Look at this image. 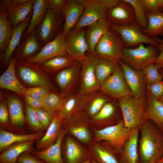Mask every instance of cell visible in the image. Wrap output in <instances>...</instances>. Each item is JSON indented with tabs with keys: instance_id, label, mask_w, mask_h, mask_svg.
<instances>
[{
	"instance_id": "obj_1",
	"label": "cell",
	"mask_w": 163,
	"mask_h": 163,
	"mask_svg": "<svg viewBox=\"0 0 163 163\" xmlns=\"http://www.w3.org/2000/svg\"><path fill=\"white\" fill-rule=\"evenodd\" d=\"M139 163H156L163 156V133L150 120L139 127Z\"/></svg>"
},
{
	"instance_id": "obj_2",
	"label": "cell",
	"mask_w": 163,
	"mask_h": 163,
	"mask_svg": "<svg viewBox=\"0 0 163 163\" xmlns=\"http://www.w3.org/2000/svg\"><path fill=\"white\" fill-rule=\"evenodd\" d=\"M134 129L125 127L123 119L115 125L101 129L92 128L94 136L91 141L104 142L119 158L125 143Z\"/></svg>"
},
{
	"instance_id": "obj_3",
	"label": "cell",
	"mask_w": 163,
	"mask_h": 163,
	"mask_svg": "<svg viewBox=\"0 0 163 163\" xmlns=\"http://www.w3.org/2000/svg\"><path fill=\"white\" fill-rule=\"evenodd\" d=\"M117 101L125 127L132 129L139 128L141 125L147 121L145 117V94L138 99L129 95Z\"/></svg>"
},
{
	"instance_id": "obj_4",
	"label": "cell",
	"mask_w": 163,
	"mask_h": 163,
	"mask_svg": "<svg viewBox=\"0 0 163 163\" xmlns=\"http://www.w3.org/2000/svg\"><path fill=\"white\" fill-rule=\"evenodd\" d=\"M15 72L21 80L30 87H42L56 92L50 77L40 67L38 64L25 61H17Z\"/></svg>"
},
{
	"instance_id": "obj_5",
	"label": "cell",
	"mask_w": 163,
	"mask_h": 163,
	"mask_svg": "<svg viewBox=\"0 0 163 163\" xmlns=\"http://www.w3.org/2000/svg\"><path fill=\"white\" fill-rule=\"evenodd\" d=\"M158 54L156 47L149 45L145 46L141 43L134 48H124L120 60L133 69L140 71L154 62Z\"/></svg>"
},
{
	"instance_id": "obj_6",
	"label": "cell",
	"mask_w": 163,
	"mask_h": 163,
	"mask_svg": "<svg viewBox=\"0 0 163 163\" xmlns=\"http://www.w3.org/2000/svg\"><path fill=\"white\" fill-rule=\"evenodd\" d=\"M124 48L120 36L110 27L97 44L95 56L97 59L102 58L118 62Z\"/></svg>"
},
{
	"instance_id": "obj_7",
	"label": "cell",
	"mask_w": 163,
	"mask_h": 163,
	"mask_svg": "<svg viewBox=\"0 0 163 163\" xmlns=\"http://www.w3.org/2000/svg\"><path fill=\"white\" fill-rule=\"evenodd\" d=\"M110 24V27L120 36L124 48H135L141 43L149 44L157 48L159 44L156 38L144 34L136 23L124 26Z\"/></svg>"
},
{
	"instance_id": "obj_8",
	"label": "cell",
	"mask_w": 163,
	"mask_h": 163,
	"mask_svg": "<svg viewBox=\"0 0 163 163\" xmlns=\"http://www.w3.org/2000/svg\"><path fill=\"white\" fill-rule=\"evenodd\" d=\"M64 21L62 14H58L47 9L44 17L35 30L41 48L56 38L62 29L61 27Z\"/></svg>"
},
{
	"instance_id": "obj_9",
	"label": "cell",
	"mask_w": 163,
	"mask_h": 163,
	"mask_svg": "<svg viewBox=\"0 0 163 163\" xmlns=\"http://www.w3.org/2000/svg\"><path fill=\"white\" fill-rule=\"evenodd\" d=\"M123 119L117 100L111 99L89 120L93 128L100 129L115 125Z\"/></svg>"
},
{
	"instance_id": "obj_10",
	"label": "cell",
	"mask_w": 163,
	"mask_h": 163,
	"mask_svg": "<svg viewBox=\"0 0 163 163\" xmlns=\"http://www.w3.org/2000/svg\"><path fill=\"white\" fill-rule=\"evenodd\" d=\"M97 60L95 56L87 55L82 62L80 83L78 91L80 95L88 94L100 89V85L95 73Z\"/></svg>"
},
{
	"instance_id": "obj_11",
	"label": "cell",
	"mask_w": 163,
	"mask_h": 163,
	"mask_svg": "<svg viewBox=\"0 0 163 163\" xmlns=\"http://www.w3.org/2000/svg\"><path fill=\"white\" fill-rule=\"evenodd\" d=\"M65 43L67 55L82 62L87 56L86 52H88L89 50L85 28L72 29L65 37Z\"/></svg>"
},
{
	"instance_id": "obj_12",
	"label": "cell",
	"mask_w": 163,
	"mask_h": 163,
	"mask_svg": "<svg viewBox=\"0 0 163 163\" xmlns=\"http://www.w3.org/2000/svg\"><path fill=\"white\" fill-rule=\"evenodd\" d=\"M99 90L111 98L117 100L127 96H132L120 64L115 72L101 85Z\"/></svg>"
},
{
	"instance_id": "obj_13",
	"label": "cell",
	"mask_w": 163,
	"mask_h": 163,
	"mask_svg": "<svg viewBox=\"0 0 163 163\" xmlns=\"http://www.w3.org/2000/svg\"><path fill=\"white\" fill-rule=\"evenodd\" d=\"M67 133L81 142L89 144L92 137L91 129L92 127L89 120L81 113L73 117L63 124Z\"/></svg>"
},
{
	"instance_id": "obj_14",
	"label": "cell",
	"mask_w": 163,
	"mask_h": 163,
	"mask_svg": "<svg viewBox=\"0 0 163 163\" xmlns=\"http://www.w3.org/2000/svg\"><path fill=\"white\" fill-rule=\"evenodd\" d=\"M84 7V12L73 29L85 27L94 22L105 18L108 9L100 0H80Z\"/></svg>"
},
{
	"instance_id": "obj_15",
	"label": "cell",
	"mask_w": 163,
	"mask_h": 163,
	"mask_svg": "<svg viewBox=\"0 0 163 163\" xmlns=\"http://www.w3.org/2000/svg\"><path fill=\"white\" fill-rule=\"evenodd\" d=\"M65 39L62 28L53 40L42 48L36 55L25 61L39 64L56 56H68L65 48Z\"/></svg>"
},
{
	"instance_id": "obj_16",
	"label": "cell",
	"mask_w": 163,
	"mask_h": 163,
	"mask_svg": "<svg viewBox=\"0 0 163 163\" xmlns=\"http://www.w3.org/2000/svg\"><path fill=\"white\" fill-rule=\"evenodd\" d=\"M111 99L100 90L80 95L79 105L81 113L90 120Z\"/></svg>"
},
{
	"instance_id": "obj_17",
	"label": "cell",
	"mask_w": 163,
	"mask_h": 163,
	"mask_svg": "<svg viewBox=\"0 0 163 163\" xmlns=\"http://www.w3.org/2000/svg\"><path fill=\"white\" fill-rule=\"evenodd\" d=\"M106 19L110 24L119 26L136 23L134 8L125 0H119L117 5L108 9Z\"/></svg>"
},
{
	"instance_id": "obj_18",
	"label": "cell",
	"mask_w": 163,
	"mask_h": 163,
	"mask_svg": "<svg viewBox=\"0 0 163 163\" xmlns=\"http://www.w3.org/2000/svg\"><path fill=\"white\" fill-rule=\"evenodd\" d=\"M118 62L122 67L124 77L133 97L138 99L145 95L148 84L142 70H135L120 60Z\"/></svg>"
},
{
	"instance_id": "obj_19",
	"label": "cell",
	"mask_w": 163,
	"mask_h": 163,
	"mask_svg": "<svg viewBox=\"0 0 163 163\" xmlns=\"http://www.w3.org/2000/svg\"><path fill=\"white\" fill-rule=\"evenodd\" d=\"M82 62L78 61L73 66L59 71L55 77L56 81L64 97L73 92L80 79Z\"/></svg>"
},
{
	"instance_id": "obj_20",
	"label": "cell",
	"mask_w": 163,
	"mask_h": 163,
	"mask_svg": "<svg viewBox=\"0 0 163 163\" xmlns=\"http://www.w3.org/2000/svg\"><path fill=\"white\" fill-rule=\"evenodd\" d=\"M63 147L64 163H81L90 157L88 149L70 136L66 138Z\"/></svg>"
},
{
	"instance_id": "obj_21",
	"label": "cell",
	"mask_w": 163,
	"mask_h": 163,
	"mask_svg": "<svg viewBox=\"0 0 163 163\" xmlns=\"http://www.w3.org/2000/svg\"><path fill=\"white\" fill-rule=\"evenodd\" d=\"M86 27L85 28V36L89 46L87 55L94 56L95 46L102 36L110 28V24L105 18H104L94 22Z\"/></svg>"
},
{
	"instance_id": "obj_22",
	"label": "cell",
	"mask_w": 163,
	"mask_h": 163,
	"mask_svg": "<svg viewBox=\"0 0 163 163\" xmlns=\"http://www.w3.org/2000/svg\"><path fill=\"white\" fill-rule=\"evenodd\" d=\"M84 10V6L80 0H67L62 13L64 18L62 29L65 37L76 25Z\"/></svg>"
},
{
	"instance_id": "obj_23",
	"label": "cell",
	"mask_w": 163,
	"mask_h": 163,
	"mask_svg": "<svg viewBox=\"0 0 163 163\" xmlns=\"http://www.w3.org/2000/svg\"><path fill=\"white\" fill-rule=\"evenodd\" d=\"M17 61L11 56L7 68L0 77V87L12 91L21 97H24L26 88L18 81L15 74Z\"/></svg>"
},
{
	"instance_id": "obj_24",
	"label": "cell",
	"mask_w": 163,
	"mask_h": 163,
	"mask_svg": "<svg viewBox=\"0 0 163 163\" xmlns=\"http://www.w3.org/2000/svg\"><path fill=\"white\" fill-rule=\"evenodd\" d=\"M88 145L90 157L97 163H120L119 156L104 142L91 141Z\"/></svg>"
},
{
	"instance_id": "obj_25",
	"label": "cell",
	"mask_w": 163,
	"mask_h": 163,
	"mask_svg": "<svg viewBox=\"0 0 163 163\" xmlns=\"http://www.w3.org/2000/svg\"><path fill=\"white\" fill-rule=\"evenodd\" d=\"M67 133L62 128L56 142L47 149L42 151L33 150L32 155L46 163H64L62 155V145L63 139Z\"/></svg>"
},
{
	"instance_id": "obj_26",
	"label": "cell",
	"mask_w": 163,
	"mask_h": 163,
	"mask_svg": "<svg viewBox=\"0 0 163 163\" xmlns=\"http://www.w3.org/2000/svg\"><path fill=\"white\" fill-rule=\"evenodd\" d=\"M145 117L152 122L163 133V103L154 97L147 88Z\"/></svg>"
},
{
	"instance_id": "obj_27",
	"label": "cell",
	"mask_w": 163,
	"mask_h": 163,
	"mask_svg": "<svg viewBox=\"0 0 163 163\" xmlns=\"http://www.w3.org/2000/svg\"><path fill=\"white\" fill-rule=\"evenodd\" d=\"M41 48L34 31L21 41L13 55L17 61H26L36 55Z\"/></svg>"
},
{
	"instance_id": "obj_28",
	"label": "cell",
	"mask_w": 163,
	"mask_h": 163,
	"mask_svg": "<svg viewBox=\"0 0 163 163\" xmlns=\"http://www.w3.org/2000/svg\"><path fill=\"white\" fill-rule=\"evenodd\" d=\"M139 128L134 129L125 143L119 158L120 163H139L138 146Z\"/></svg>"
},
{
	"instance_id": "obj_29",
	"label": "cell",
	"mask_w": 163,
	"mask_h": 163,
	"mask_svg": "<svg viewBox=\"0 0 163 163\" xmlns=\"http://www.w3.org/2000/svg\"><path fill=\"white\" fill-rule=\"evenodd\" d=\"M32 11L23 21L13 28L11 38L5 52L2 55L1 59L3 63L8 66L14 50L20 43L22 35L29 24Z\"/></svg>"
},
{
	"instance_id": "obj_30",
	"label": "cell",
	"mask_w": 163,
	"mask_h": 163,
	"mask_svg": "<svg viewBox=\"0 0 163 163\" xmlns=\"http://www.w3.org/2000/svg\"><path fill=\"white\" fill-rule=\"evenodd\" d=\"M80 96L78 92H73L63 97L61 107L56 115L62 121L63 124L71 117L81 113Z\"/></svg>"
},
{
	"instance_id": "obj_31",
	"label": "cell",
	"mask_w": 163,
	"mask_h": 163,
	"mask_svg": "<svg viewBox=\"0 0 163 163\" xmlns=\"http://www.w3.org/2000/svg\"><path fill=\"white\" fill-rule=\"evenodd\" d=\"M44 135L43 131L32 134H16L0 129V152H2L8 146L15 143L29 141L38 140Z\"/></svg>"
},
{
	"instance_id": "obj_32",
	"label": "cell",
	"mask_w": 163,
	"mask_h": 163,
	"mask_svg": "<svg viewBox=\"0 0 163 163\" xmlns=\"http://www.w3.org/2000/svg\"><path fill=\"white\" fill-rule=\"evenodd\" d=\"M62 121L56 115L53 117V121L43 136L38 140L36 147L39 151L45 150L56 141L61 131Z\"/></svg>"
},
{
	"instance_id": "obj_33",
	"label": "cell",
	"mask_w": 163,
	"mask_h": 163,
	"mask_svg": "<svg viewBox=\"0 0 163 163\" xmlns=\"http://www.w3.org/2000/svg\"><path fill=\"white\" fill-rule=\"evenodd\" d=\"M35 140L14 143L5 149L0 154V162L8 163H18L17 160L22 153L32 151Z\"/></svg>"
},
{
	"instance_id": "obj_34",
	"label": "cell",
	"mask_w": 163,
	"mask_h": 163,
	"mask_svg": "<svg viewBox=\"0 0 163 163\" xmlns=\"http://www.w3.org/2000/svg\"><path fill=\"white\" fill-rule=\"evenodd\" d=\"M47 9L48 0H34L30 23L22 35L21 41L35 31L44 17Z\"/></svg>"
},
{
	"instance_id": "obj_35",
	"label": "cell",
	"mask_w": 163,
	"mask_h": 163,
	"mask_svg": "<svg viewBox=\"0 0 163 163\" xmlns=\"http://www.w3.org/2000/svg\"><path fill=\"white\" fill-rule=\"evenodd\" d=\"M78 61L68 56H58L39 64L46 74H52L66 68L72 66Z\"/></svg>"
},
{
	"instance_id": "obj_36",
	"label": "cell",
	"mask_w": 163,
	"mask_h": 163,
	"mask_svg": "<svg viewBox=\"0 0 163 163\" xmlns=\"http://www.w3.org/2000/svg\"><path fill=\"white\" fill-rule=\"evenodd\" d=\"M6 103L11 123L17 126H23L25 116L21 101L15 95H11L8 96Z\"/></svg>"
},
{
	"instance_id": "obj_37",
	"label": "cell",
	"mask_w": 163,
	"mask_h": 163,
	"mask_svg": "<svg viewBox=\"0 0 163 163\" xmlns=\"http://www.w3.org/2000/svg\"><path fill=\"white\" fill-rule=\"evenodd\" d=\"M148 24L142 32L152 38L163 36V13L157 11L146 15Z\"/></svg>"
},
{
	"instance_id": "obj_38",
	"label": "cell",
	"mask_w": 163,
	"mask_h": 163,
	"mask_svg": "<svg viewBox=\"0 0 163 163\" xmlns=\"http://www.w3.org/2000/svg\"><path fill=\"white\" fill-rule=\"evenodd\" d=\"M35 0H28L9 12L7 17L12 28L23 21L32 11Z\"/></svg>"
},
{
	"instance_id": "obj_39",
	"label": "cell",
	"mask_w": 163,
	"mask_h": 163,
	"mask_svg": "<svg viewBox=\"0 0 163 163\" xmlns=\"http://www.w3.org/2000/svg\"><path fill=\"white\" fill-rule=\"evenodd\" d=\"M119 65L118 62L102 58L98 59L95 73L100 86L115 72Z\"/></svg>"
},
{
	"instance_id": "obj_40",
	"label": "cell",
	"mask_w": 163,
	"mask_h": 163,
	"mask_svg": "<svg viewBox=\"0 0 163 163\" xmlns=\"http://www.w3.org/2000/svg\"><path fill=\"white\" fill-rule=\"evenodd\" d=\"M13 28L7 15L0 9V52L2 55L7 49L12 34Z\"/></svg>"
},
{
	"instance_id": "obj_41",
	"label": "cell",
	"mask_w": 163,
	"mask_h": 163,
	"mask_svg": "<svg viewBox=\"0 0 163 163\" xmlns=\"http://www.w3.org/2000/svg\"><path fill=\"white\" fill-rule=\"evenodd\" d=\"M63 98L60 93L51 91L43 100L42 108L51 115L56 116L61 107Z\"/></svg>"
},
{
	"instance_id": "obj_42",
	"label": "cell",
	"mask_w": 163,
	"mask_h": 163,
	"mask_svg": "<svg viewBox=\"0 0 163 163\" xmlns=\"http://www.w3.org/2000/svg\"><path fill=\"white\" fill-rule=\"evenodd\" d=\"M133 6L135 13L136 23L142 29H145L148 19L140 0H125Z\"/></svg>"
},
{
	"instance_id": "obj_43",
	"label": "cell",
	"mask_w": 163,
	"mask_h": 163,
	"mask_svg": "<svg viewBox=\"0 0 163 163\" xmlns=\"http://www.w3.org/2000/svg\"><path fill=\"white\" fill-rule=\"evenodd\" d=\"M159 69L158 66L153 62L148 65L142 70L148 85L163 81V77L158 72Z\"/></svg>"
},
{
	"instance_id": "obj_44",
	"label": "cell",
	"mask_w": 163,
	"mask_h": 163,
	"mask_svg": "<svg viewBox=\"0 0 163 163\" xmlns=\"http://www.w3.org/2000/svg\"><path fill=\"white\" fill-rule=\"evenodd\" d=\"M26 117L28 124L35 130L40 132L44 130L34 108L27 104L26 106Z\"/></svg>"
},
{
	"instance_id": "obj_45",
	"label": "cell",
	"mask_w": 163,
	"mask_h": 163,
	"mask_svg": "<svg viewBox=\"0 0 163 163\" xmlns=\"http://www.w3.org/2000/svg\"><path fill=\"white\" fill-rule=\"evenodd\" d=\"M146 15L163 9V0H140Z\"/></svg>"
},
{
	"instance_id": "obj_46",
	"label": "cell",
	"mask_w": 163,
	"mask_h": 163,
	"mask_svg": "<svg viewBox=\"0 0 163 163\" xmlns=\"http://www.w3.org/2000/svg\"><path fill=\"white\" fill-rule=\"evenodd\" d=\"M51 91L46 88L42 87H29L26 88L25 95L34 100L42 101Z\"/></svg>"
},
{
	"instance_id": "obj_47",
	"label": "cell",
	"mask_w": 163,
	"mask_h": 163,
	"mask_svg": "<svg viewBox=\"0 0 163 163\" xmlns=\"http://www.w3.org/2000/svg\"><path fill=\"white\" fill-rule=\"evenodd\" d=\"M38 119L44 130L46 131L51 124L53 116L40 108H34Z\"/></svg>"
},
{
	"instance_id": "obj_48",
	"label": "cell",
	"mask_w": 163,
	"mask_h": 163,
	"mask_svg": "<svg viewBox=\"0 0 163 163\" xmlns=\"http://www.w3.org/2000/svg\"><path fill=\"white\" fill-rule=\"evenodd\" d=\"M28 0H1L0 9L7 15L9 12L19 5L27 2Z\"/></svg>"
},
{
	"instance_id": "obj_49",
	"label": "cell",
	"mask_w": 163,
	"mask_h": 163,
	"mask_svg": "<svg viewBox=\"0 0 163 163\" xmlns=\"http://www.w3.org/2000/svg\"><path fill=\"white\" fill-rule=\"evenodd\" d=\"M67 0H48V9L58 14H62Z\"/></svg>"
},
{
	"instance_id": "obj_50",
	"label": "cell",
	"mask_w": 163,
	"mask_h": 163,
	"mask_svg": "<svg viewBox=\"0 0 163 163\" xmlns=\"http://www.w3.org/2000/svg\"><path fill=\"white\" fill-rule=\"evenodd\" d=\"M147 89L154 97L158 100L163 94V81L148 84Z\"/></svg>"
},
{
	"instance_id": "obj_51",
	"label": "cell",
	"mask_w": 163,
	"mask_h": 163,
	"mask_svg": "<svg viewBox=\"0 0 163 163\" xmlns=\"http://www.w3.org/2000/svg\"><path fill=\"white\" fill-rule=\"evenodd\" d=\"M8 111L6 102L4 99L0 103V122L1 125L6 126L8 123Z\"/></svg>"
},
{
	"instance_id": "obj_52",
	"label": "cell",
	"mask_w": 163,
	"mask_h": 163,
	"mask_svg": "<svg viewBox=\"0 0 163 163\" xmlns=\"http://www.w3.org/2000/svg\"><path fill=\"white\" fill-rule=\"evenodd\" d=\"M18 163H43L44 161L38 159L28 152H24L17 159Z\"/></svg>"
},
{
	"instance_id": "obj_53",
	"label": "cell",
	"mask_w": 163,
	"mask_h": 163,
	"mask_svg": "<svg viewBox=\"0 0 163 163\" xmlns=\"http://www.w3.org/2000/svg\"><path fill=\"white\" fill-rule=\"evenodd\" d=\"M24 97L27 104L34 108H42L43 106V101L34 100L26 95H25Z\"/></svg>"
},
{
	"instance_id": "obj_54",
	"label": "cell",
	"mask_w": 163,
	"mask_h": 163,
	"mask_svg": "<svg viewBox=\"0 0 163 163\" xmlns=\"http://www.w3.org/2000/svg\"><path fill=\"white\" fill-rule=\"evenodd\" d=\"M157 49L158 54L154 63L157 65L160 69L163 68V43H159Z\"/></svg>"
},
{
	"instance_id": "obj_55",
	"label": "cell",
	"mask_w": 163,
	"mask_h": 163,
	"mask_svg": "<svg viewBox=\"0 0 163 163\" xmlns=\"http://www.w3.org/2000/svg\"><path fill=\"white\" fill-rule=\"evenodd\" d=\"M91 158L90 157L81 163H91Z\"/></svg>"
},
{
	"instance_id": "obj_56",
	"label": "cell",
	"mask_w": 163,
	"mask_h": 163,
	"mask_svg": "<svg viewBox=\"0 0 163 163\" xmlns=\"http://www.w3.org/2000/svg\"><path fill=\"white\" fill-rule=\"evenodd\" d=\"M158 72L163 77V68L159 69L158 70Z\"/></svg>"
},
{
	"instance_id": "obj_57",
	"label": "cell",
	"mask_w": 163,
	"mask_h": 163,
	"mask_svg": "<svg viewBox=\"0 0 163 163\" xmlns=\"http://www.w3.org/2000/svg\"><path fill=\"white\" fill-rule=\"evenodd\" d=\"M156 39L157 40V41L159 43H163V39H161L158 37L156 38Z\"/></svg>"
},
{
	"instance_id": "obj_58",
	"label": "cell",
	"mask_w": 163,
	"mask_h": 163,
	"mask_svg": "<svg viewBox=\"0 0 163 163\" xmlns=\"http://www.w3.org/2000/svg\"><path fill=\"white\" fill-rule=\"evenodd\" d=\"M158 100L163 103V94Z\"/></svg>"
},
{
	"instance_id": "obj_59",
	"label": "cell",
	"mask_w": 163,
	"mask_h": 163,
	"mask_svg": "<svg viewBox=\"0 0 163 163\" xmlns=\"http://www.w3.org/2000/svg\"><path fill=\"white\" fill-rule=\"evenodd\" d=\"M91 163H97L93 159L91 158Z\"/></svg>"
},
{
	"instance_id": "obj_60",
	"label": "cell",
	"mask_w": 163,
	"mask_h": 163,
	"mask_svg": "<svg viewBox=\"0 0 163 163\" xmlns=\"http://www.w3.org/2000/svg\"><path fill=\"white\" fill-rule=\"evenodd\" d=\"M156 163H163V162L160 161H159Z\"/></svg>"
},
{
	"instance_id": "obj_61",
	"label": "cell",
	"mask_w": 163,
	"mask_h": 163,
	"mask_svg": "<svg viewBox=\"0 0 163 163\" xmlns=\"http://www.w3.org/2000/svg\"><path fill=\"white\" fill-rule=\"evenodd\" d=\"M159 161H160L163 162V156Z\"/></svg>"
},
{
	"instance_id": "obj_62",
	"label": "cell",
	"mask_w": 163,
	"mask_h": 163,
	"mask_svg": "<svg viewBox=\"0 0 163 163\" xmlns=\"http://www.w3.org/2000/svg\"><path fill=\"white\" fill-rule=\"evenodd\" d=\"M0 163H8L5 162H0Z\"/></svg>"
},
{
	"instance_id": "obj_63",
	"label": "cell",
	"mask_w": 163,
	"mask_h": 163,
	"mask_svg": "<svg viewBox=\"0 0 163 163\" xmlns=\"http://www.w3.org/2000/svg\"><path fill=\"white\" fill-rule=\"evenodd\" d=\"M161 12L163 13V9L162 10V11H161Z\"/></svg>"
},
{
	"instance_id": "obj_64",
	"label": "cell",
	"mask_w": 163,
	"mask_h": 163,
	"mask_svg": "<svg viewBox=\"0 0 163 163\" xmlns=\"http://www.w3.org/2000/svg\"><path fill=\"white\" fill-rule=\"evenodd\" d=\"M43 163H46L44 161V162Z\"/></svg>"
}]
</instances>
